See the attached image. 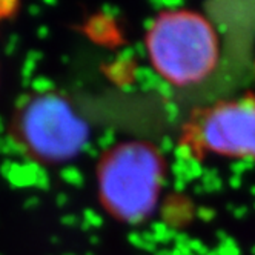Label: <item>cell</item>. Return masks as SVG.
<instances>
[{
    "label": "cell",
    "mask_w": 255,
    "mask_h": 255,
    "mask_svg": "<svg viewBox=\"0 0 255 255\" xmlns=\"http://www.w3.org/2000/svg\"><path fill=\"white\" fill-rule=\"evenodd\" d=\"M151 63L174 86H191L209 77L218 62V39L212 25L192 11L160 14L146 34Z\"/></svg>",
    "instance_id": "6da1fadb"
},
{
    "label": "cell",
    "mask_w": 255,
    "mask_h": 255,
    "mask_svg": "<svg viewBox=\"0 0 255 255\" xmlns=\"http://www.w3.org/2000/svg\"><path fill=\"white\" fill-rule=\"evenodd\" d=\"M163 171L160 152L148 143L128 141L106 151L97 166L103 206L122 222H141L157 203Z\"/></svg>",
    "instance_id": "7a4b0ae2"
},
{
    "label": "cell",
    "mask_w": 255,
    "mask_h": 255,
    "mask_svg": "<svg viewBox=\"0 0 255 255\" xmlns=\"http://www.w3.org/2000/svg\"><path fill=\"white\" fill-rule=\"evenodd\" d=\"M11 141L40 163H60L74 157L86 141V125L57 94L25 97L9 120Z\"/></svg>",
    "instance_id": "3957f363"
},
{
    "label": "cell",
    "mask_w": 255,
    "mask_h": 255,
    "mask_svg": "<svg viewBox=\"0 0 255 255\" xmlns=\"http://www.w3.org/2000/svg\"><path fill=\"white\" fill-rule=\"evenodd\" d=\"M191 138L205 151L255 160V100H229L206 108L194 119Z\"/></svg>",
    "instance_id": "277c9868"
}]
</instances>
